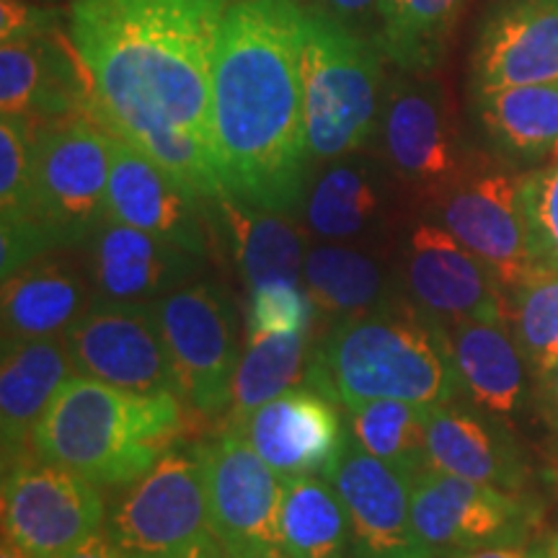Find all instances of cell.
Instances as JSON below:
<instances>
[{
    "mask_svg": "<svg viewBox=\"0 0 558 558\" xmlns=\"http://www.w3.org/2000/svg\"><path fill=\"white\" fill-rule=\"evenodd\" d=\"M233 0H73L70 39L96 120L199 199L226 192L213 137V65Z\"/></svg>",
    "mask_w": 558,
    "mask_h": 558,
    "instance_id": "cell-1",
    "label": "cell"
},
{
    "mask_svg": "<svg viewBox=\"0 0 558 558\" xmlns=\"http://www.w3.org/2000/svg\"><path fill=\"white\" fill-rule=\"evenodd\" d=\"M300 0H233L213 65V137L222 186L300 215L311 181Z\"/></svg>",
    "mask_w": 558,
    "mask_h": 558,
    "instance_id": "cell-2",
    "label": "cell"
},
{
    "mask_svg": "<svg viewBox=\"0 0 558 558\" xmlns=\"http://www.w3.org/2000/svg\"><path fill=\"white\" fill-rule=\"evenodd\" d=\"M305 383L349 411L380 399L432 409L460 393L448 329L403 292L331 324L313 349Z\"/></svg>",
    "mask_w": 558,
    "mask_h": 558,
    "instance_id": "cell-3",
    "label": "cell"
},
{
    "mask_svg": "<svg viewBox=\"0 0 558 558\" xmlns=\"http://www.w3.org/2000/svg\"><path fill=\"white\" fill-rule=\"evenodd\" d=\"M181 427L179 393H132L73 375L37 424L34 456L114 492L177 448Z\"/></svg>",
    "mask_w": 558,
    "mask_h": 558,
    "instance_id": "cell-4",
    "label": "cell"
},
{
    "mask_svg": "<svg viewBox=\"0 0 558 558\" xmlns=\"http://www.w3.org/2000/svg\"><path fill=\"white\" fill-rule=\"evenodd\" d=\"M300 47L311 158L326 163L367 150L386 96L380 47L316 3L300 5Z\"/></svg>",
    "mask_w": 558,
    "mask_h": 558,
    "instance_id": "cell-5",
    "label": "cell"
},
{
    "mask_svg": "<svg viewBox=\"0 0 558 558\" xmlns=\"http://www.w3.org/2000/svg\"><path fill=\"white\" fill-rule=\"evenodd\" d=\"M117 135L94 117L47 124L34 132V218L54 248H83L107 220L109 173Z\"/></svg>",
    "mask_w": 558,
    "mask_h": 558,
    "instance_id": "cell-6",
    "label": "cell"
},
{
    "mask_svg": "<svg viewBox=\"0 0 558 558\" xmlns=\"http://www.w3.org/2000/svg\"><path fill=\"white\" fill-rule=\"evenodd\" d=\"M380 158L424 207L478 169L465 148L448 90L429 73L393 75L383 96L378 122Z\"/></svg>",
    "mask_w": 558,
    "mask_h": 558,
    "instance_id": "cell-7",
    "label": "cell"
},
{
    "mask_svg": "<svg viewBox=\"0 0 558 558\" xmlns=\"http://www.w3.org/2000/svg\"><path fill=\"white\" fill-rule=\"evenodd\" d=\"M177 375L181 401L194 414H228L239 367V313L215 282H194L153 303Z\"/></svg>",
    "mask_w": 558,
    "mask_h": 558,
    "instance_id": "cell-8",
    "label": "cell"
},
{
    "mask_svg": "<svg viewBox=\"0 0 558 558\" xmlns=\"http://www.w3.org/2000/svg\"><path fill=\"white\" fill-rule=\"evenodd\" d=\"M209 530L199 448H171L153 469L114 488L104 533L135 558H181Z\"/></svg>",
    "mask_w": 558,
    "mask_h": 558,
    "instance_id": "cell-9",
    "label": "cell"
},
{
    "mask_svg": "<svg viewBox=\"0 0 558 558\" xmlns=\"http://www.w3.org/2000/svg\"><path fill=\"white\" fill-rule=\"evenodd\" d=\"M411 518L432 558H448L530 543L541 509L522 492L427 469L411 481Z\"/></svg>",
    "mask_w": 558,
    "mask_h": 558,
    "instance_id": "cell-10",
    "label": "cell"
},
{
    "mask_svg": "<svg viewBox=\"0 0 558 558\" xmlns=\"http://www.w3.org/2000/svg\"><path fill=\"white\" fill-rule=\"evenodd\" d=\"M424 213L476 254L507 292L543 269L522 209V173L507 166H478L429 202Z\"/></svg>",
    "mask_w": 558,
    "mask_h": 558,
    "instance_id": "cell-11",
    "label": "cell"
},
{
    "mask_svg": "<svg viewBox=\"0 0 558 558\" xmlns=\"http://www.w3.org/2000/svg\"><path fill=\"white\" fill-rule=\"evenodd\" d=\"M104 488L78 473L29 456L3 469V533L32 558H62L99 535Z\"/></svg>",
    "mask_w": 558,
    "mask_h": 558,
    "instance_id": "cell-12",
    "label": "cell"
},
{
    "mask_svg": "<svg viewBox=\"0 0 558 558\" xmlns=\"http://www.w3.org/2000/svg\"><path fill=\"white\" fill-rule=\"evenodd\" d=\"M401 292L427 316L507 324L509 292L497 275L435 220H416L396 239Z\"/></svg>",
    "mask_w": 558,
    "mask_h": 558,
    "instance_id": "cell-13",
    "label": "cell"
},
{
    "mask_svg": "<svg viewBox=\"0 0 558 558\" xmlns=\"http://www.w3.org/2000/svg\"><path fill=\"white\" fill-rule=\"evenodd\" d=\"M197 448L205 463L209 530L228 554L282 546L284 478L254 450L243 429L222 427Z\"/></svg>",
    "mask_w": 558,
    "mask_h": 558,
    "instance_id": "cell-14",
    "label": "cell"
},
{
    "mask_svg": "<svg viewBox=\"0 0 558 558\" xmlns=\"http://www.w3.org/2000/svg\"><path fill=\"white\" fill-rule=\"evenodd\" d=\"M65 344L75 375L132 393H179L153 303L96 300Z\"/></svg>",
    "mask_w": 558,
    "mask_h": 558,
    "instance_id": "cell-15",
    "label": "cell"
},
{
    "mask_svg": "<svg viewBox=\"0 0 558 558\" xmlns=\"http://www.w3.org/2000/svg\"><path fill=\"white\" fill-rule=\"evenodd\" d=\"M399 181L373 153H349L326 160V166L308 181L303 199L305 228L320 241L362 243L375 248H396L399 220Z\"/></svg>",
    "mask_w": 558,
    "mask_h": 558,
    "instance_id": "cell-16",
    "label": "cell"
},
{
    "mask_svg": "<svg viewBox=\"0 0 558 558\" xmlns=\"http://www.w3.org/2000/svg\"><path fill=\"white\" fill-rule=\"evenodd\" d=\"M349 518V558H432L411 518V478L354 439L326 469Z\"/></svg>",
    "mask_w": 558,
    "mask_h": 558,
    "instance_id": "cell-17",
    "label": "cell"
},
{
    "mask_svg": "<svg viewBox=\"0 0 558 558\" xmlns=\"http://www.w3.org/2000/svg\"><path fill=\"white\" fill-rule=\"evenodd\" d=\"M107 207V218L145 230L207 259L213 226L205 199L194 197L158 160L120 137L111 158Z\"/></svg>",
    "mask_w": 558,
    "mask_h": 558,
    "instance_id": "cell-18",
    "label": "cell"
},
{
    "mask_svg": "<svg viewBox=\"0 0 558 558\" xmlns=\"http://www.w3.org/2000/svg\"><path fill=\"white\" fill-rule=\"evenodd\" d=\"M94 295L101 303H156L194 282L205 256L107 218L86 246Z\"/></svg>",
    "mask_w": 558,
    "mask_h": 558,
    "instance_id": "cell-19",
    "label": "cell"
},
{
    "mask_svg": "<svg viewBox=\"0 0 558 558\" xmlns=\"http://www.w3.org/2000/svg\"><path fill=\"white\" fill-rule=\"evenodd\" d=\"M558 83V0H499L481 21L471 88Z\"/></svg>",
    "mask_w": 558,
    "mask_h": 558,
    "instance_id": "cell-20",
    "label": "cell"
},
{
    "mask_svg": "<svg viewBox=\"0 0 558 558\" xmlns=\"http://www.w3.org/2000/svg\"><path fill=\"white\" fill-rule=\"evenodd\" d=\"M94 303L86 254L47 251L3 279V341L62 339Z\"/></svg>",
    "mask_w": 558,
    "mask_h": 558,
    "instance_id": "cell-21",
    "label": "cell"
},
{
    "mask_svg": "<svg viewBox=\"0 0 558 558\" xmlns=\"http://www.w3.org/2000/svg\"><path fill=\"white\" fill-rule=\"evenodd\" d=\"M243 435L282 478L326 473L347 442L337 401L311 386L284 390L262 407Z\"/></svg>",
    "mask_w": 558,
    "mask_h": 558,
    "instance_id": "cell-22",
    "label": "cell"
},
{
    "mask_svg": "<svg viewBox=\"0 0 558 558\" xmlns=\"http://www.w3.org/2000/svg\"><path fill=\"white\" fill-rule=\"evenodd\" d=\"M209 226L220 230L248 292L271 282L303 284L308 233L300 215L248 205L233 194L205 202Z\"/></svg>",
    "mask_w": 558,
    "mask_h": 558,
    "instance_id": "cell-23",
    "label": "cell"
},
{
    "mask_svg": "<svg viewBox=\"0 0 558 558\" xmlns=\"http://www.w3.org/2000/svg\"><path fill=\"white\" fill-rule=\"evenodd\" d=\"M427 448L432 469L507 492H525L530 465L520 442L501 418L486 411L442 403L432 407L427 418Z\"/></svg>",
    "mask_w": 558,
    "mask_h": 558,
    "instance_id": "cell-24",
    "label": "cell"
},
{
    "mask_svg": "<svg viewBox=\"0 0 558 558\" xmlns=\"http://www.w3.org/2000/svg\"><path fill=\"white\" fill-rule=\"evenodd\" d=\"M65 337L3 341L0 367V435L3 469L34 456V432L58 390L73 378Z\"/></svg>",
    "mask_w": 558,
    "mask_h": 558,
    "instance_id": "cell-25",
    "label": "cell"
},
{
    "mask_svg": "<svg viewBox=\"0 0 558 558\" xmlns=\"http://www.w3.org/2000/svg\"><path fill=\"white\" fill-rule=\"evenodd\" d=\"M393 251L337 241L311 246L303 267V288L313 313L331 326L399 295L401 282Z\"/></svg>",
    "mask_w": 558,
    "mask_h": 558,
    "instance_id": "cell-26",
    "label": "cell"
},
{
    "mask_svg": "<svg viewBox=\"0 0 558 558\" xmlns=\"http://www.w3.org/2000/svg\"><path fill=\"white\" fill-rule=\"evenodd\" d=\"M460 393L486 414L507 418L525 407L527 357L507 324L456 320L445 324Z\"/></svg>",
    "mask_w": 558,
    "mask_h": 558,
    "instance_id": "cell-27",
    "label": "cell"
},
{
    "mask_svg": "<svg viewBox=\"0 0 558 558\" xmlns=\"http://www.w3.org/2000/svg\"><path fill=\"white\" fill-rule=\"evenodd\" d=\"M473 117L505 163L558 160V83L473 90Z\"/></svg>",
    "mask_w": 558,
    "mask_h": 558,
    "instance_id": "cell-28",
    "label": "cell"
},
{
    "mask_svg": "<svg viewBox=\"0 0 558 558\" xmlns=\"http://www.w3.org/2000/svg\"><path fill=\"white\" fill-rule=\"evenodd\" d=\"M313 347L308 331L300 333H248L233 378V399L226 427L243 429L251 416L284 390L308 380Z\"/></svg>",
    "mask_w": 558,
    "mask_h": 558,
    "instance_id": "cell-29",
    "label": "cell"
},
{
    "mask_svg": "<svg viewBox=\"0 0 558 558\" xmlns=\"http://www.w3.org/2000/svg\"><path fill=\"white\" fill-rule=\"evenodd\" d=\"M279 535L290 558H349V518L329 478H284Z\"/></svg>",
    "mask_w": 558,
    "mask_h": 558,
    "instance_id": "cell-30",
    "label": "cell"
},
{
    "mask_svg": "<svg viewBox=\"0 0 558 558\" xmlns=\"http://www.w3.org/2000/svg\"><path fill=\"white\" fill-rule=\"evenodd\" d=\"M465 0H380L378 47L403 73H432L448 52Z\"/></svg>",
    "mask_w": 558,
    "mask_h": 558,
    "instance_id": "cell-31",
    "label": "cell"
},
{
    "mask_svg": "<svg viewBox=\"0 0 558 558\" xmlns=\"http://www.w3.org/2000/svg\"><path fill=\"white\" fill-rule=\"evenodd\" d=\"M429 409L418 403L380 399L362 403L349 411L352 439L369 456L393 465L414 481L418 473L432 469L427 448Z\"/></svg>",
    "mask_w": 558,
    "mask_h": 558,
    "instance_id": "cell-32",
    "label": "cell"
},
{
    "mask_svg": "<svg viewBox=\"0 0 558 558\" xmlns=\"http://www.w3.org/2000/svg\"><path fill=\"white\" fill-rule=\"evenodd\" d=\"M507 326L535 373L558 362V271L541 269L509 290Z\"/></svg>",
    "mask_w": 558,
    "mask_h": 558,
    "instance_id": "cell-33",
    "label": "cell"
},
{
    "mask_svg": "<svg viewBox=\"0 0 558 558\" xmlns=\"http://www.w3.org/2000/svg\"><path fill=\"white\" fill-rule=\"evenodd\" d=\"M34 132L24 117L3 114L0 120V222L37 220L32 192Z\"/></svg>",
    "mask_w": 558,
    "mask_h": 558,
    "instance_id": "cell-34",
    "label": "cell"
},
{
    "mask_svg": "<svg viewBox=\"0 0 558 558\" xmlns=\"http://www.w3.org/2000/svg\"><path fill=\"white\" fill-rule=\"evenodd\" d=\"M522 209L535 259L558 271V160L522 173Z\"/></svg>",
    "mask_w": 558,
    "mask_h": 558,
    "instance_id": "cell-35",
    "label": "cell"
},
{
    "mask_svg": "<svg viewBox=\"0 0 558 558\" xmlns=\"http://www.w3.org/2000/svg\"><path fill=\"white\" fill-rule=\"evenodd\" d=\"M311 320L313 303L303 284L271 282L251 292L248 333H300Z\"/></svg>",
    "mask_w": 558,
    "mask_h": 558,
    "instance_id": "cell-36",
    "label": "cell"
},
{
    "mask_svg": "<svg viewBox=\"0 0 558 558\" xmlns=\"http://www.w3.org/2000/svg\"><path fill=\"white\" fill-rule=\"evenodd\" d=\"M54 32V13L41 11L24 0H3L0 5V37L3 41L37 39Z\"/></svg>",
    "mask_w": 558,
    "mask_h": 558,
    "instance_id": "cell-37",
    "label": "cell"
},
{
    "mask_svg": "<svg viewBox=\"0 0 558 558\" xmlns=\"http://www.w3.org/2000/svg\"><path fill=\"white\" fill-rule=\"evenodd\" d=\"M324 11L337 16L341 24L357 32L360 37L378 45L380 37V0H316Z\"/></svg>",
    "mask_w": 558,
    "mask_h": 558,
    "instance_id": "cell-38",
    "label": "cell"
},
{
    "mask_svg": "<svg viewBox=\"0 0 558 558\" xmlns=\"http://www.w3.org/2000/svg\"><path fill=\"white\" fill-rule=\"evenodd\" d=\"M62 558H135V556H130L128 550H122L117 543H111L109 535L101 530L99 535L88 538L83 546L70 550V554H65Z\"/></svg>",
    "mask_w": 558,
    "mask_h": 558,
    "instance_id": "cell-39",
    "label": "cell"
},
{
    "mask_svg": "<svg viewBox=\"0 0 558 558\" xmlns=\"http://www.w3.org/2000/svg\"><path fill=\"white\" fill-rule=\"evenodd\" d=\"M456 558H550L548 543L546 546H530V543H522V546H492L471 550V554H460Z\"/></svg>",
    "mask_w": 558,
    "mask_h": 558,
    "instance_id": "cell-40",
    "label": "cell"
},
{
    "mask_svg": "<svg viewBox=\"0 0 558 558\" xmlns=\"http://www.w3.org/2000/svg\"><path fill=\"white\" fill-rule=\"evenodd\" d=\"M538 390L548 409V418L550 422H558V362L538 369Z\"/></svg>",
    "mask_w": 558,
    "mask_h": 558,
    "instance_id": "cell-41",
    "label": "cell"
},
{
    "mask_svg": "<svg viewBox=\"0 0 558 558\" xmlns=\"http://www.w3.org/2000/svg\"><path fill=\"white\" fill-rule=\"evenodd\" d=\"M181 558H230V554L226 550V546L215 538L213 530H207V533L202 535V538L194 543V546Z\"/></svg>",
    "mask_w": 558,
    "mask_h": 558,
    "instance_id": "cell-42",
    "label": "cell"
},
{
    "mask_svg": "<svg viewBox=\"0 0 558 558\" xmlns=\"http://www.w3.org/2000/svg\"><path fill=\"white\" fill-rule=\"evenodd\" d=\"M0 558H32L24 548L19 546L11 535L3 533V546H0Z\"/></svg>",
    "mask_w": 558,
    "mask_h": 558,
    "instance_id": "cell-43",
    "label": "cell"
},
{
    "mask_svg": "<svg viewBox=\"0 0 558 558\" xmlns=\"http://www.w3.org/2000/svg\"><path fill=\"white\" fill-rule=\"evenodd\" d=\"M230 558H290L284 554L282 546H271V548H259V550H248V554L241 556H230Z\"/></svg>",
    "mask_w": 558,
    "mask_h": 558,
    "instance_id": "cell-44",
    "label": "cell"
},
{
    "mask_svg": "<svg viewBox=\"0 0 558 558\" xmlns=\"http://www.w3.org/2000/svg\"><path fill=\"white\" fill-rule=\"evenodd\" d=\"M548 554H550V558H558V535L548 541Z\"/></svg>",
    "mask_w": 558,
    "mask_h": 558,
    "instance_id": "cell-45",
    "label": "cell"
},
{
    "mask_svg": "<svg viewBox=\"0 0 558 558\" xmlns=\"http://www.w3.org/2000/svg\"><path fill=\"white\" fill-rule=\"evenodd\" d=\"M554 427H556V432H558V422H554Z\"/></svg>",
    "mask_w": 558,
    "mask_h": 558,
    "instance_id": "cell-46",
    "label": "cell"
}]
</instances>
